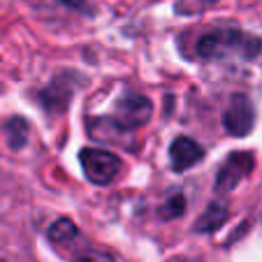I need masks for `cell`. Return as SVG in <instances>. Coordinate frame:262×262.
Masks as SVG:
<instances>
[{
	"instance_id": "cell-1",
	"label": "cell",
	"mask_w": 262,
	"mask_h": 262,
	"mask_svg": "<svg viewBox=\"0 0 262 262\" xmlns=\"http://www.w3.org/2000/svg\"><path fill=\"white\" fill-rule=\"evenodd\" d=\"M262 51V40L248 37L239 30H211L198 42V54L202 58H225V56H242V58H255Z\"/></svg>"
},
{
	"instance_id": "cell-2",
	"label": "cell",
	"mask_w": 262,
	"mask_h": 262,
	"mask_svg": "<svg viewBox=\"0 0 262 262\" xmlns=\"http://www.w3.org/2000/svg\"><path fill=\"white\" fill-rule=\"evenodd\" d=\"M79 163L84 169L86 179L95 186H107L112 183L121 172V158L112 151H104V148H81L79 154Z\"/></svg>"
},
{
	"instance_id": "cell-3",
	"label": "cell",
	"mask_w": 262,
	"mask_h": 262,
	"mask_svg": "<svg viewBox=\"0 0 262 262\" xmlns=\"http://www.w3.org/2000/svg\"><path fill=\"white\" fill-rule=\"evenodd\" d=\"M255 125V107L244 93H234L230 98L225 114H223V128L232 137H246Z\"/></svg>"
},
{
	"instance_id": "cell-4",
	"label": "cell",
	"mask_w": 262,
	"mask_h": 262,
	"mask_svg": "<svg viewBox=\"0 0 262 262\" xmlns=\"http://www.w3.org/2000/svg\"><path fill=\"white\" fill-rule=\"evenodd\" d=\"M253 169V156L246 151H237V154L228 156V160L221 165L216 177V188L218 193H230L237 188V183L246 179Z\"/></svg>"
},
{
	"instance_id": "cell-5",
	"label": "cell",
	"mask_w": 262,
	"mask_h": 262,
	"mask_svg": "<svg viewBox=\"0 0 262 262\" xmlns=\"http://www.w3.org/2000/svg\"><path fill=\"white\" fill-rule=\"evenodd\" d=\"M114 116L128 128H139L151 119V102L139 93H123L116 102Z\"/></svg>"
},
{
	"instance_id": "cell-6",
	"label": "cell",
	"mask_w": 262,
	"mask_h": 262,
	"mask_svg": "<svg viewBox=\"0 0 262 262\" xmlns=\"http://www.w3.org/2000/svg\"><path fill=\"white\" fill-rule=\"evenodd\" d=\"M135 128L123 125L119 119H112V116H104V119H93L89 121V135L95 139H102V142H114L121 146H130V135Z\"/></svg>"
},
{
	"instance_id": "cell-7",
	"label": "cell",
	"mask_w": 262,
	"mask_h": 262,
	"mask_svg": "<svg viewBox=\"0 0 262 262\" xmlns=\"http://www.w3.org/2000/svg\"><path fill=\"white\" fill-rule=\"evenodd\" d=\"M202 158H204V148L190 137H177L172 142V146H169V160H172V167L177 172L190 169Z\"/></svg>"
},
{
	"instance_id": "cell-8",
	"label": "cell",
	"mask_w": 262,
	"mask_h": 262,
	"mask_svg": "<svg viewBox=\"0 0 262 262\" xmlns=\"http://www.w3.org/2000/svg\"><path fill=\"white\" fill-rule=\"evenodd\" d=\"M228 204L225 202H211L209 209L195 221V232H213L228 221Z\"/></svg>"
},
{
	"instance_id": "cell-9",
	"label": "cell",
	"mask_w": 262,
	"mask_h": 262,
	"mask_svg": "<svg viewBox=\"0 0 262 262\" xmlns=\"http://www.w3.org/2000/svg\"><path fill=\"white\" fill-rule=\"evenodd\" d=\"M5 137H7V144H10L14 151L26 146L28 142V123L24 119H12L5 123Z\"/></svg>"
},
{
	"instance_id": "cell-10",
	"label": "cell",
	"mask_w": 262,
	"mask_h": 262,
	"mask_svg": "<svg viewBox=\"0 0 262 262\" xmlns=\"http://www.w3.org/2000/svg\"><path fill=\"white\" fill-rule=\"evenodd\" d=\"M74 234H77V225H74L72 221H68V218H58L49 228V239L51 242H58V244L70 242Z\"/></svg>"
},
{
	"instance_id": "cell-11",
	"label": "cell",
	"mask_w": 262,
	"mask_h": 262,
	"mask_svg": "<svg viewBox=\"0 0 262 262\" xmlns=\"http://www.w3.org/2000/svg\"><path fill=\"white\" fill-rule=\"evenodd\" d=\"M183 207H186V200H183V195H174V198H169L167 202L163 204V209H160V216L167 218V221H172V218H179L183 213Z\"/></svg>"
},
{
	"instance_id": "cell-12",
	"label": "cell",
	"mask_w": 262,
	"mask_h": 262,
	"mask_svg": "<svg viewBox=\"0 0 262 262\" xmlns=\"http://www.w3.org/2000/svg\"><path fill=\"white\" fill-rule=\"evenodd\" d=\"M74 262H114V257L107 255V253H100V251H93V253H86V255L77 257Z\"/></svg>"
}]
</instances>
